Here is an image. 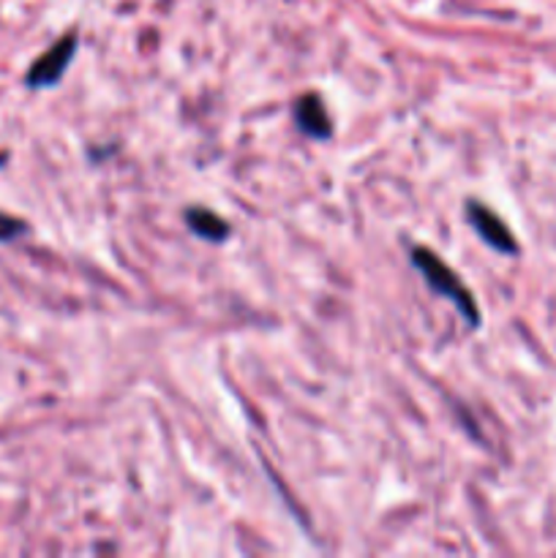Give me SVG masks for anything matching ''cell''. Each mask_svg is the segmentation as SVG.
Here are the masks:
<instances>
[{"mask_svg":"<svg viewBox=\"0 0 556 558\" xmlns=\"http://www.w3.org/2000/svg\"><path fill=\"white\" fill-rule=\"evenodd\" d=\"M185 223H189L191 232L202 240H213V243H221L229 238V223L221 216H216L213 210L205 207H189L185 210Z\"/></svg>","mask_w":556,"mask_h":558,"instance_id":"obj_5","label":"cell"},{"mask_svg":"<svg viewBox=\"0 0 556 558\" xmlns=\"http://www.w3.org/2000/svg\"><path fill=\"white\" fill-rule=\"evenodd\" d=\"M294 120H298L300 131H305V134L314 136V140H325L333 131L325 101H322L316 93H309V96L300 98L298 107H294Z\"/></svg>","mask_w":556,"mask_h":558,"instance_id":"obj_4","label":"cell"},{"mask_svg":"<svg viewBox=\"0 0 556 558\" xmlns=\"http://www.w3.org/2000/svg\"><path fill=\"white\" fill-rule=\"evenodd\" d=\"M5 158H9V156H5V153H0V167H3V163H5Z\"/></svg>","mask_w":556,"mask_h":558,"instance_id":"obj_7","label":"cell"},{"mask_svg":"<svg viewBox=\"0 0 556 558\" xmlns=\"http://www.w3.org/2000/svg\"><path fill=\"white\" fill-rule=\"evenodd\" d=\"M412 265L423 272L425 281H428V287L434 289V292L450 298L452 303L458 305V311L463 314V319H467L472 327H478L480 311H478V303H474L472 292L463 287L461 278H458L456 272H452L450 267H447L445 262L434 254V251L412 248Z\"/></svg>","mask_w":556,"mask_h":558,"instance_id":"obj_1","label":"cell"},{"mask_svg":"<svg viewBox=\"0 0 556 558\" xmlns=\"http://www.w3.org/2000/svg\"><path fill=\"white\" fill-rule=\"evenodd\" d=\"M467 210H469V221H472L474 232H478L491 248L501 251V254H516L518 243L512 240L510 229H507V223L501 221L496 213H491L488 207L480 205V202H467Z\"/></svg>","mask_w":556,"mask_h":558,"instance_id":"obj_3","label":"cell"},{"mask_svg":"<svg viewBox=\"0 0 556 558\" xmlns=\"http://www.w3.org/2000/svg\"><path fill=\"white\" fill-rule=\"evenodd\" d=\"M25 232H27L25 221H20V218L0 213V243H5V240H16L20 234H25Z\"/></svg>","mask_w":556,"mask_h":558,"instance_id":"obj_6","label":"cell"},{"mask_svg":"<svg viewBox=\"0 0 556 558\" xmlns=\"http://www.w3.org/2000/svg\"><path fill=\"white\" fill-rule=\"evenodd\" d=\"M74 52H76V38L74 36H65V38H60L58 44H52V47H49L47 52H44L41 58H38L36 63L31 65V71H27V76H25L27 87H52V85H58L60 76H63V71L69 69Z\"/></svg>","mask_w":556,"mask_h":558,"instance_id":"obj_2","label":"cell"}]
</instances>
